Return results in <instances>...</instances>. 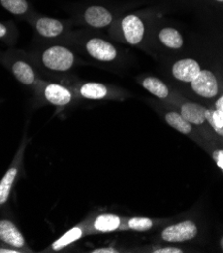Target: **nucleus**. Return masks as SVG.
<instances>
[{
	"instance_id": "6",
	"label": "nucleus",
	"mask_w": 223,
	"mask_h": 253,
	"mask_svg": "<svg viewBox=\"0 0 223 253\" xmlns=\"http://www.w3.org/2000/svg\"><path fill=\"white\" fill-rule=\"evenodd\" d=\"M84 48L91 58L98 62L111 63L119 57L118 48L112 42L98 37L86 39Z\"/></svg>"
},
{
	"instance_id": "11",
	"label": "nucleus",
	"mask_w": 223,
	"mask_h": 253,
	"mask_svg": "<svg viewBox=\"0 0 223 253\" xmlns=\"http://www.w3.org/2000/svg\"><path fill=\"white\" fill-rule=\"evenodd\" d=\"M0 240L17 249L23 248L27 244L21 232L9 220H0Z\"/></svg>"
},
{
	"instance_id": "28",
	"label": "nucleus",
	"mask_w": 223,
	"mask_h": 253,
	"mask_svg": "<svg viewBox=\"0 0 223 253\" xmlns=\"http://www.w3.org/2000/svg\"><path fill=\"white\" fill-rule=\"evenodd\" d=\"M220 245H221V248H222V250H223V237H222L221 240H220Z\"/></svg>"
},
{
	"instance_id": "27",
	"label": "nucleus",
	"mask_w": 223,
	"mask_h": 253,
	"mask_svg": "<svg viewBox=\"0 0 223 253\" xmlns=\"http://www.w3.org/2000/svg\"><path fill=\"white\" fill-rule=\"evenodd\" d=\"M21 252L17 248H0V253H19Z\"/></svg>"
},
{
	"instance_id": "4",
	"label": "nucleus",
	"mask_w": 223,
	"mask_h": 253,
	"mask_svg": "<svg viewBox=\"0 0 223 253\" xmlns=\"http://www.w3.org/2000/svg\"><path fill=\"white\" fill-rule=\"evenodd\" d=\"M73 18L93 29H106L119 18L118 8L102 4L86 5L78 9Z\"/></svg>"
},
{
	"instance_id": "20",
	"label": "nucleus",
	"mask_w": 223,
	"mask_h": 253,
	"mask_svg": "<svg viewBox=\"0 0 223 253\" xmlns=\"http://www.w3.org/2000/svg\"><path fill=\"white\" fill-rule=\"evenodd\" d=\"M206 120L213 130L220 136H223V117L216 109H206Z\"/></svg>"
},
{
	"instance_id": "14",
	"label": "nucleus",
	"mask_w": 223,
	"mask_h": 253,
	"mask_svg": "<svg viewBox=\"0 0 223 253\" xmlns=\"http://www.w3.org/2000/svg\"><path fill=\"white\" fill-rule=\"evenodd\" d=\"M206 108L200 104L187 102L181 106V115L190 123L202 124L206 120Z\"/></svg>"
},
{
	"instance_id": "18",
	"label": "nucleus",
	"mask_w": 223,
	"mask_h": 253,
	"mask_svg": "<svg viewBox=\"0 0 223 253\" xmlns=\"http://www.w3.org/2000/svg\"><path fill=\"white\" fill-rule=\"evenodd\" d=\"M83 236V231L80 227H73L70 230L65 232L64 235H62L58 240H56L52 244V249L54 251H59L66 246L70 245L74 241L79 240Z\"/></svg>"
},
{
	"instance_id": "9",
	"label": "nucleus",
	"mask_w": 223,
	"mask_h": 253,
	"mask_svg": "<svg viewBox=\"0 0 223 253\" xmlns=\"http://www.w3.org/2000/svg\"><path fill=\"white\" fill-rule=\"evenodd\" d=\"M197 235V227L192 221H184L167 227L162 232V238L168 242H183Z\"/></svg>"
},
{
	"instance_id": "13",
	"label": "nucleus",
	"mask_w": 223,
	"mask_h": 253,
	"mask_svg": "<svg viewBox=\"0 0 223 253\" xmlns=\"http://www.w3.org/2000/svg\"><path fill=\"white\" fill-rule=\"evenodd\" d=\"M158 39L162 44L172 49H179L184 43L182 35L176 29L170 27L161 29L158 33Z\"/></svg>"
},
{
	"instance_id": "3",
	"label": "nucleus",
	"mask_w": 223,
	"mask_h": 253,
	"mask_svg": "<svg viewBox=\"0 0 223 253\" xmlns=\"http://www.w3.org/2000/svg\"><path fill=\"white\" fill-rule=\"evenodd\" d=\"M147 14L144 12H132L119 17L113 24V32L124 42L138 45L144 42L147 23Z\"/></svg>"
},
{
	"instance_id": "15",
	"label": "nucleus",
	"mask_w": 223,
	"mask_h": 253,
	"mask_svg": "<svg viewBox=\"0 0 223 253\" xmlns=\"http://www.w3.org/2000/svg\"><path fill=\"white\" fill-rule=\"evenodd\" d=\"M140 83L144 89L160 99H166L169 96V89L167 85L156 77H152V76L145 77Z\"/></svg>"
},
{
	"instance_id": "5",
	"label": "nucleus",
	"mask_w": 223,
	"mask_h": 253,
	"mask_svg": "<svg viewBox=\"0 0 223 253\" xmlns=\"http://www.w3.org/2000/svg\"><path fill=\"white\" fill-rule=\"evenodd\" d=\"M34 90L46 103L56 107H65L73 100L72 91L62 83L39 80Z\"/></svg>"
},
{
	"instance_id": "7",
	"label": "nucleus",
	"mask_w": 223,
	"mask_h": 253,
	"mask_svg": "<svg viewBox=\"0 0 223 253\" xmlns=\"http://www.w3.org/2000/svg\"><path fill=\"white\" fill-rule=\"evenodd\" d=\"M10 71L19 83L30 88L34 89L40 80L33 64L26 58L17 57L10 66Z\"/></svg>"
},
{
	"instance_id": "21",
	"label": "nucleus",
	"mask_w": 223,
	"mask_h": 253,
	"mask_svg": "<svg viewBox=\"0 0 223 253\" xmlns=\"http://www.w3.org/2000/svg\"><path fill=\"white\" fill-rule=\"evenodd\" d=\"M129 228L136 230V231H147L152 228L153 222L149 218H143V217H135L129 220L128 222Z\"/></svg>"
},
{
	"instance_id": "1",
	"label": "nucleus",
	"mask_w": 223,
	"mask_h": 253,
	"mask_svg": "<svg viewBox=\"0 0 223 253\" xmlns=\"http://www.w3.org/2000/svg\"><path fill=\"white\" fill-rule=\"evenodd\" d=\"M33 63L51 74H64L76 65L72 50L62 43H51L37 49L31 57Z\"/></svg>"
},
{
	"instance_id": "12",
	"label": "nucleus",
	"mask_w": 223,
	"mask_h": 253,
	"mask_svg": "<svg viewBox=\"0 0 223 253\" xmlns=\"http://www.w3.org/2000/svg\"><path fill=\"white\" fill-rule=\"evenodd\" d=\"M80 97L88 100H102L113 96L114 91L107 85L96 82H86L76 88Z\"/></svg>"
},
{
	"instance_id": "22",
	"label": "nucleus",
	"mask_w": 223,
	"mask_h": 253,
	"mask_svg": "<svg viewBox=\"0 0 223 253\" xmlns=\"http://www.w3.org/2000/svg\"><path fill=\"white\" fill-rule=\"evenodd\" d=\"M14 37V29L8 23L0 22V40Z\"/></svg>"
},
{
	"instance_id": "10",
	"label": "nucleus",
	"mask_w": 223,
	"mask_h": 253,
	"mask_svg": "<svg viewBox=\"0 0 223 253\" xmlns=\"http://www.w3.org/2000/svg\"><path fill=\"white\" fill-rule=\"evenodd\" d=\"M200 71V65L193 59L179 60L172 67V74L174 78L184 83H191L195 80Z\"/></svg>"
},
{
	"instance_id": "23",
	"label": "nucleus",
	"mask_w": 223,
	"mask_h": 253,
	"mask_svg": "<svg viewBox=\"0 0 223 253\" xmlns=\"http://www.w3.org/2000/svg\"><path fill=\"white\" fill-rule=\"evenodd\" d=\"M212 157H213V160L215 161L216 165L221 169V170L223 172V149L215 150Z\"/></svg>"
},
{
	"instance_id": "2",
	"label": "nucleus",
	"mask_w": 223,
	"mask_h": 253,
	"mask_svg": "<svg viewBox=\"0 0 223 253\" xmlns=\"http://www.w3.org/2000/svg\"><path fill=\"white\" fill-rule=\"evenodd\" d=\"M24 20H27L32 25L35 34L40 39L54 42L57 41H64L72 25V20L41 15L36 11Z\"/></svg>"
},
{
	"instance_id": "29",
	"label": "nucleus",
	"mask_w": 223,
	"mask_h": 253,
	"mask_svg": "<svg viewBox=\"0 0 223 253\" xmlns=\"http://www.w3.org/2000/svg\"><path fill=\"white\" fill-rule=\"evenodd\" d=\"M214 1L217 3H223V0H214Z\"/></svg>"
},
{
	"instance_id": "26",
	"label": "nucleus",
	"mask_w": 223,
	"mask_h": 253,
	"mask_svg": "<svg viewBox=\"0 0 223 253\" xmlns=\"http://www.w3.org/2000/svg\"><path fill=\"white\" fill-rule=\"evenodd\" d=\"M215 109L222 115L223 117V95L220 96L215 102Z\"/></svg>"
},
{
	"instance_id": "25",
	"label": "nucleus",
	"mask_w": 223,
	"mask_h": 253,
	"mask_svg": "<svg viewBox=\"0 0 223 253\" xmlns=\"http://www.w3.org/2000/svg\"><path fill=\"white\" fill-rule=\"evenodd\" d=\"M92 252L93 253H117L119 251L113 247H103V248H96Z\"/></svg>"
},
{
	"instance_id": "8",
	"label": "nucleus",
	"mask_w": 223,
	"mask_h": 253,
	"mask_svg": "<svg viewBox=\"0 0 223 253\" xmlns=\"http://www.w3.org/2000/svg\"><path fill=\"white\" fill-rule=\"evenodd\" d=\"M190 84L193 92L200 97L211 99L218 94V81L215 75L209 70H201L197 78Z\"/></svg>"
},
{
	"instance_id": "17",
	"label": "nucleus",
	"mask_w": 223,
	"mask_h": 253,
	"mask_svg": "<svg viewBox=\"0 0 223 253\" xmlns=\"http://www.w3.org/2000/svg\"><path fill=\"white\" fill-rule=\"evenodd\" d=\"M121 224L120 217L114 214H103L94 222L95 229L100 232H112L117 230Z\"/></svg>"
},
{
	"instance_id": "24",
	"label": "nucleus",
	"mask_w": 223,
	"mask_h": 253,
	"mask_svg": "<svg viewBox=\"0 0 223 253\" xmlns=\"http://www.w3.org/2000/svg\"><path fill=\"white\" fill-rule=\"evenodd\" d=\"M154 252L155 253H182L183 251L179 248H176V247H166V248L157 249Z\"/></svg>"
},
{
	"instance_id": "16",
	"label": "nucleus",
	"mask_w": 223,
	"mask_h": 253,
	"mask_svg": "<svg viewBox=\"0 0 223 253\" xmlns=\"http://www.w3.org/2000/svg\"><path fill=\"white\" fill-rule=\"evenodd\" d=\"M17 173H18V168L15 166L11 167L6 171L2 180L0 181V205L5 204L8 201Z\"/></svg>"
},
{
	"instance_id": "19",
	"label": "nucleus",
	"mask_w": 223,
	"mask_h": 253,
	"mask_svg": "<svg viewBox=\"0 0 223 253\" xmlns=\"http://www.w3.org/2000/svg\"><path fill=\"white\" fill-rule=\"evenodd\" d=\"M165 119L169 125L175 128L183 134H188L192 130L191 123L188 122L180 113L177 112H168L165 115Z\"/></svg>"
}]
</instances>
